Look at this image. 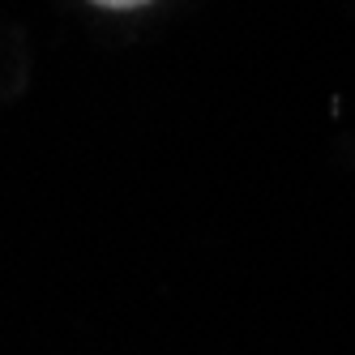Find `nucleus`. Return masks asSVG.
<instances>
[{"label":"nucleus","instance_id":"f257e3e1","mask_svg":"<svg viewBox=\"0 0 355 355\" xmlns=\"http://www.w3.org/2000/svg\"><path fill=\"white\" fill-rule=\"evenodd\" d=\"M98 9H141V5H150V0H94Z\"/></svg>","mask_w":355,"mask_h":355}]
</instances>
